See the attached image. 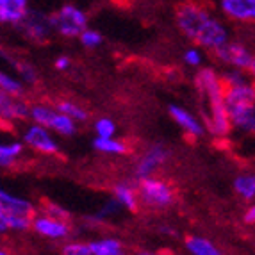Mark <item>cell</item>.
<instances>
[{
  "instance_id": "cell-24",
  "label": "cell",
  "mask_w": 255,
  "mask_h": 255,
  "mask_svg": "<svg viewBox=\"0 0 255 255\" xmlns=\"http://www.w3.org/2000/svg\"><path fill=\"white\" fill-rule=\"evenodd\" d=\"M50 127L54 128V130L64 134V136H73V134H75V124H73V120L68 118L66 115H61V113H55Z\"/></svg>"
},
{
  "instance_id": "cell-2",
  "label": "cell",
  "mask_w": 255,
  "mask_h": 255,
  "mask_svg": "<svg viewBox=\"0 0 255 255\" xmlns=\"http://www.w3.org/2000/svg\"><path fill=\"white\" fill-rule=\"evenodd\" d=\"M52 25L57 29L63 36H81L86 29L88 18L84 11H81L75 5H63L55 14L50 16Z\"/></svg>"
},
{
  "instance_id": "cell-41",
  "label": "cell",
  "mask_w": 255,
  "mask_h": 255,
  "mask_svg": "<svg viewBox=\"0 0 255 255\" xmlns=\"http://www.w3.org/2000/svg\"><path fill=\"white\" fill-rule=\"evenodd\" d=\"M0 255H7V254H5V252H0Z\"/></svg>"
},
{
  "instance_id": "cell-8",
  "label": "cell",
  "mask_w": 255,
  "mask_h": 255,
  "mask_svg": "<svg viewBox=\"0 0 255 255\" xmlns=\"http://www.w3.org/2000/svg\"><path fill=\"white\" fill-rule=\"evenodd\" d=\"M216 55L221 61L232 64L238 70H250L252 64H254L255 57L241 45H236V43H229L227 47H223L221 50L216 52Z\"/></svg>"
},
{
  "instance_id": "cell-5",
  "label": "cell",
  "mask_w": 255,
  "mask_h": 255,
  "mask_svg": "<svg viewBox=\"0 0 255 255\" xmlns=\"http://www.w3.org/2000/svg\"><path fill=\"white\" fill-rule=\"evenodd\" d=\"M225 104L229 115H234L238 111L255 106V88L250 84L225 88Z\"/></svg>"
},
{
  "instance_id": "cell-12",
  "label": "cell",
  "mask_w": 255,
  "mask_h": 255,
  "mask_svg": "<svg viewBox=\"0 0 255 255\" xmlns=\"http://www.w3.org/2000/svg\"><path fill=\"white\" fill-rule=\"evenodd\" d=\"M0 211L7 214H16V216L29 218L34 213V207L32 204L23 198H18V196L9 195V193L2 191L0 193Z\"/></svg>"
},
{
  "instance_id": "cell-1",
  "label": "cell",
  "mask_w": 255,
  "mask_h": 255,
  "mask_svg": "<svg viewBox=\"0 0 255 255\" xmlns=\"http://www.w3.org/2000/svg\"><path fill=\"white\" fill-rule=\"evenodd\" d=\"M196 86L209 97L211 102V130L218 136H225L230 128L229 109L225 104V86L213 70H202L196 75Z\"/></svg>"
},
{
  "instance_id": "cell-14",
  "label": "cell",
  "mask_w": 255,
  "mask_h": 255,
  "mask_svg": "<svg viewBox=\"0 0 255 255\" xmlns=\"http://www.w3.org/2000/svg\"><path fill=\"white\" fill-rule=\"evenodd\" d=\"M34 230L39 232L41 236H47V238H66L70 232L68 225L64 221L54 220V218H36L34 220Z\"/></svg>"
},
{
  "instance_id": "cell-32",
  "label": "cell",
  "mask_w": 255,
  "mask_h": 255,
  "mask_svg": "<svg viewBox=\"0 0 255 255\" xmlns=\"http://www.w3.org/2000/svg\"><path fill=\"white\" fill-rule=\"evenodd\" d=\"M81 41L84 47H97L102 43V36L97 30H84L81 34Z\"/></svg>"
},
{
  "instance_id": "cell-29",
  "label": "cell",
  "mask_w": 255,
  "mask_h": 255,
  "mask_svg": "<svg viewBox=\"0 0 255 255\" xmlns=\"http://www.w3.org/2000/svg\"><path fill=\"white\" fill-rule=\"evenodd\" d=\"M0 86H2V93L11 95V97L21 95V91H23V88H21L20 82L14 81L13 77L5 75V73H2V75H0Z\"/></svg>"
},
{
  "instance_id": "cell-11",
  "label": "cell",
  "mask_w": 255,
  "mask_h": 255,
  "mask_svg": "<svg viewBox=\"0 0 255 255\" xmlns=\"http://www.w3.org/2000/svg\"><path fill=\"white\" fill-rule=\"evenodd\" d=\"M220 5L234 20H255V0H223Z\"/></svg>"
},
{
  "instance_id": "cell-28",
  "label": "cell",
  "mask_w": 255,
  "mask_h": 255,
  "mask_svg": "<svg viewBox=\"0 0 255 255\" xmlns=\"http://www.w3.org/2000/svg\"><path fill=\"white\" fill-rule=\"evenodd\" d=\"M95 130H97V137H102V139H113L116 132V125L113 120L102 118L98 120L97 125H95Z\"/></svg>"
},
{
  "instance_id": "cell-15",
  "label": "cell",
  "mask_w": 255,
  "mask_h": 255,
  "mask_svg": "<svg viewBox=\"0 0 255 255\" xmlns=\"http://www.w3.org/2000/svg\"><path fill=\"white\" fill-rule=\"evenodd\" d=\"M170 115L173 116L175 122H177L186 132H189L191 136H202V132H204L202 125L198 124L186 109H182V107H179V106H170Z\"/></svg>"
},
{
  "instance_id": "cell-30",
  "label": "cell",
  "mask_w": 255,
  "mask_h": 255,
  "mask_svg": "<svg viewBox=\"0 0 255 255\" xmlns=\"http://www.w3.org/2000/svg\"><path fill=\"white\" fill-rule=\"evenodd\" d=\"M223 82H225V88H236V86H245L247 84V79L239 70H232V72H227L223 75Z\"/></svg>"
},
{
  "instance_id": "cell-27",
  "label": "cell",
  "mask_w": 255,
  "mask_h": 255,
  "mask_svg": "<svg viewBox=\"0 0 255 255\" xmlns=\"http://www.w3.org/2000/svg\"><path fill=\"white\" fill-rule=\"evenodd\" d=\"M57 111H59L61 115H66L72 120H86L88 118V113H86L82 107L75 106V104H72V102H61L59 106H57Z\"/></svg>"
},
{
  "instance_id": "cell-3",
  "label": "cell",
  "mask_w": 255,
  "mask_h": 255,
  "mask_svg": "<svg viewBox=\"0 0 255 255\" xmlns=\"http://www.w3.org/2000/svg\"><path fill=\"white\" fill-rule=\"evenodd\" d=\"M209 20H211V16L207 11L196 4H184L177 11V23L187 38H198V34L207 25Z\"/></svg>"
},
{
  "instance_id": "cell-40",
  "label": "cell",
  "mask_w": 255,
  "mask_h": 255,
  "mask_svg": "<svg viewBox=\"0 0 255 255\" xmlns=\"http://www.w3.org/2000/svg\"><path fill=\"white\" fill-rule=\"evenodd\" d=\"M137 255H155V254H150V252H139Z\"/></svg>"
},
{
  "instance_id": "cell-17",
  "label": "cell",
  "mask_w": 255,
  "mask_h": 255,
  "mask_svg": "<svg viewBox=\"0 0 255 255\" xmlns=\"http://www.w3.org/2000/svg\"><path fill=\"white\" fill-rule=\"evenodd\" d=\"M187 250L193 255H223L213 243L207 241L205 238H198V236H191L186 239Z\"/></svg>"
},
{
  "instance_id": "cell-6",
  "label": "cell",
  "mask_w": 255,
  "mask_h": 255,
  "mask_svg": "<svg viewBox=\"0 0 255 255\" xmlns=\"http://www.w3.org/2000/svg\"><path fill=\"white\" fill-rule=\"evenodd\" d=\"M139 193L141 198L150 205H168L171 202V189L157 179L141 180Z\"/></svg>"
},
{
  "instance_id": "cell-25",
  "label": "cell",
  "mask_w": 255,
  "mask_h": 255,
  "mask_svg": "<svg viewBox=\"0 0 255 255\" xmlns=\"http://www.w3.org/2000/svg\"><path fill=\"white\" fill-rule=\"evenodd\" d=\"M23 150L21 143H11V145H2L0 146V164L2 166H11L14 159L18 157Z\"/></svg>"
},
{
  "instance_id": "cell-26",
  "label": "cell",
  "mask_w": 255,
  "mask_h": 255,
  "mask_svg": "<svg viewBox=\"0 0 255 255\" xmlns=\"http://www.w3.org/2000/svg\"><path fill=\"white\" fill-rule=\"evenodd\" d=\"M30 116H32V120H34L38 125H48V127H50L52 120H54V116H55V111H52L50 107H47V106H36L30 109Z\"/></svg>"
},
{
  "instance_id": "cell-34",
  "label": "cell",
  "mask_w": 255,
  "mask_h": 255,
  "mask_svg": "<svg viewBox=\"0 0 255 255\" xmlns=\"http://www.w3.org/2000/svg\"><path fill=\"white\" fill-rule=\"evenodd\" d=\"M47 213H48V218H54V220H59V221H64L68 218V213L61 209L59 205H54V204H48L47 205Z\"/></svg>"
},
{
  "instance_id": "cell-21",
  "label": "cell",
  "mask_w": 255,
  "mask_h": 255,
  "mask_svg": "<svg viewBox=\"0 0 255 255\" xmlns=\"http://www.w3.org/2000/svg\"><path fill=\"white\" fill-rule=\"evenodd\" d=\"M234 189L243 198H254L255 196V177L254 175H241L234 180Z\"/></svg>"
},
{
  "instance_id": "cell-13",
  "label": "cell",
  "mask_w": 255,
  "mask_h": 255,
  "mask_svg": "<svg viewBox=\"0 0 255 255\" xmlns=\"http://www.w3.org/2000/svg\"><path fill=\"white\" fill-rule=\"evenodd\" d=\"M29 13V5L25 0H2L0 2V20L21 23Z\"/></svg>"
},
{
  "instance_id": "cell-35",
  "label": "cell",
  "mask_w": 255,
  "mask_h": 255,
  "mask_svg": "<svg viewBox=\"0 0 255 255\" xmlns=\"http://www.w3.org/2000/svg\"><path fill=\"white\" fill-rule=\"evenodd\" d=\"M184 61H186L187 64H191V66H198L202 61V55H200V52L193 48V50H187L186 54H184Z\"/></svg>"
},
{
  "instance_id": "cell-19",
  "label": "cell",
  "mask_w": 255,
  "mask_h": 255,
  "mask_svg": "<svg viewBox=\"0 0 255 255\" xmlns=\"http://www.w3.org/2000/svg\"><path fill=\"white\" fill-rule=\"evenodd\" d=\"M90 248L93 255H124L122 243L116 239H100L97 243H91Z\"/></svg>"
},
{
  "instance_id": "cell-39",
  "label": "cell",
  "mask_w": 255,
  "mask_h": 255,
  "mask_svg": "<svg viewBox=\"0 0 255 255\" xmlns=\"http://www.w3.org/2000/svg\"><path fill=\"white\" fill-rule=\"evenodd\" d=\"M248 72H250V73H252V75H254V77H255V61H254V64H252V68H250V70H248Z\"/></svg>"
},
{
  "instance_id": "cell-37",
  "label": "cell",
  "mask_w": 255,
  "mask_h": 255,
  "mask_svg": "<svg viewBox=\"0 0 255 255\" xmlns=\"http://www.w3.org/2000/svg\"><path fill=\"white\" fill-rule=\"evenodd\" d=\"M68 66H70L68 57H59V59H55V68L57 70H66Z\"/></svg>"
},
{
  "instance_id": "cell-23",
  "label": "cell",
  "mask_w": 255,
  "mask_h": 255,
  "mask_svg": "<svg viewBox=\"0 0 255 255\" xmlns=\"http://www.w3.org/2000/svg\"><path fill=\"white\" fill-rule=\"evenodd\" d=\"M93 146L98 150V152L104 153H125L127 152V146L125 143L118 139H102V137H97L93 141Z\"/></svg>"
},
{
  "instance_id": "cell-36",
  "label": "cell",
  "mask_w": 255,
  "mask_h": 255,
  "mask_svg": "<svg viewBox=\"0 0 255 255\" xmlns=\"http://www.w3.org/2000/svg\"><path fill=\"white\" fill-rule=\"evenodd\" d=\"M118 204L120 202H116V200H113V202H109V204H106V207L100 211V213L95 216V220H98V218H104V216H107V214H111V213H115L116 209H118Z\"/></svg>"
},
{
  "instance_id": "cell-7",
  "label": "cell",
  "mask_w": 255,
  "mask_h": 255,
  "mask_svg": "<svg viewBox=\"0 0 255 255\" xmlns=\"http://www.w3.org/2000/svg\"><path fill=\"white\" fill-rule=\"evenodd\" d=\"M20 25L23 27L27 36L38 39V41L47 38L48 32L54 29L50 16L39 13V11H34V9H29V13H27V16L23 18V21H21Z\"/></svg>"
},
{
  "instance_id": "cell-22",
  "label": "cell",
  "mask_w": 255,
  "mask_h": 255,
  "mask_svg": "<svg viewBox=\"0 0 255 255\" xmlns=\"http://www.w3.org/2000/svg\"><path fill=\"white\" fill-rule=\"evenodd\" d=\"M115 193H116V198L122 205L128 209V211H136L137 209V202H136V195L132 191L130 187L127 184H118L115 187Z\"/></svg>"
},
{
  "instance_id": "cell-18",
  "label": "cell",
  "mask_w": 255,
  "mask_h": 255,
  "mask_svg": "<svg viewBox=\"0 0 255 255\" xmlns=\"http://www.w3.org/2000/svg\"><path fill=\"white\" fill-rule=\"evenodd\" d=\"M230 120L241 130L255 132V106H250L247 109H241L234 115H230Z\"/></svg>"
},
{
  "instance_id": "cell-4",
  "label": "cell",
  "mask_w": 255,
  "mask_h": 255,
  "mask_svg": "<svg viewBox=\"0 0 255 255\" xmlns=\"http://www.w3.org/2000/svg\"><path fill=\"white\" fill-rule=\"evenodd\" d=\"M196 41L200 43L202 47L213 48L214 52H218L229 45V34H227V29L221 25L220 21L211 18V20L207 21V25H205L200 34H198Z\"/></svg>"
},
{
  "instance_id": "cell-20",
  "label": "cell",
  "mask_w": 255,
  "mask_h": 255,
  "mask_svg": "<svg viewBox=\"0 0 255 255\" xmlns=\"http://www.w3.org/2000/svg\"><path fill=\"white\" fill-rule=\"evenodd\" d=\"M30 227V220L23 216H16V214H7L0 211V230L5 232L7 229L13 230H27Z\"/></svg>"
},
{
  "instance_id": "cell-31",
  "label": "cell",
  "mask_w": 255,
  "mask_h": 255,
  "mask_svg": "<svg viewBox=\"0 0 255 255\" xmlns=\"http://www.w3.org/2000/svg\"><path fill=\"white\" fill-rule=\"evenodd\" d=\"M64 255H93L90 245H81V243H70L63 248Z\"/></svg>"
},
{
  "instance_id": "cell-9",
  "label": "cell",
  "mask_w": 255,
  "mask_h": 255,
  "mask_svg": "<svg viewBox=\"0 0 255 255\" xmlns=\"http://www.w3.org/2000/svg\"><path fill=\"white\" fill-rule=\"evenodd\" d=\"M166 157H168V150L162 145H153L152 148L143 155L139 164H137V170H136L137 177H139L141 180L150 179V175L166 161Z\"/></svg>"
},
{
  "instance_id": "cell-38",
  "label": "cell",
  "mask_w": 255,
  "mask_h": 255,
  "mask_svg": "<svg viewBox=\"0 0 255 255\" xmlns=\"http://www.w3.org/2000/svg\"><path fill=\"white\" fill-rule=\"evenodd\" d=\"M245 221H247V223H255V205L247 211V214H245Z\"/></svg>"
},
{
  "instance_id": "cell-33",
  "label": "cell",
  "mask_w": 255,
  "mask_h": 255,
  "mask_svg": "<svg viewBox=\"0 0 255 255\" xmlns=\"http://www.w3.org/2000/svg\"><path fill=\"white\" fill-rule=\"evenodd\" d=\"M16 70L20 72V75L23 77V81L29 82V84H34L36 82V72L30 64H23V63H14Z\"/></svg>"
},
{
  "instance_id": "cell-10",
  "label": "cell",
  "mask_w": 255,
  "mask_h": 255,
  "mask_svg": "<svg viewBox=\"0 0 255 255\" xmlns=\"http://www.w3.org/2000/svg\"><path fill=\"white\" fill-rule=\"evenodd\" d=\"M27 145H30L34 150L43 153H55L57 152V143L50 137L45 128L41 125H32L27 128L25 136H23Z\"/></svg>"
},
{
  "instance_id": "cell-16",
  "label": "cell",
  "mask_w": 255,
  "mask_h": 255,
  "mask_svg": "<svg viewBox=\"0 0 255 255\" xmlns=\"http://www.w3.org/2000/svg\"><path fill=\"white\" fill-rule=\"evenodd\" d=\"M0 111H2V118L14 120V118H25L29 115L25 104H20L9 97V95H0Z\"/></svg>"
}]
</instances>
